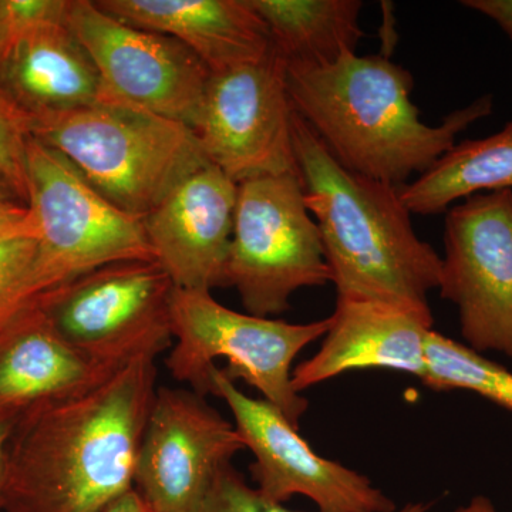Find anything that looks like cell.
Segmentation results:
<instances>
[{"label":"cell","mask_w":512,"mask_h":512,"mask_svg":"<svg viewBox=\"0 0 512 512\" xmlns=\"http://www.w3.org/2000/svg\"><path fill=\"white\" fill-rule=\"evenodd\" d=\"M157 389L156 359L141 357L26 413L8 448L0 510L101 512L131 490Z\"/></svg>","instance_id":"1"},{"label":"cell","mask_w":512,"mask_h":512,"mask_svg":"<svg viewBox=\"0 0 512 512\" xmlns=\"http://www.w3.org/2000/svg\"><path fill=\"white\" fill-rule=\"evenodd\" d=\"M328 282L325 249L301 175L239 183L225 286L237 289L249 315H281L293 293Z\"/></svg>","instance_id":"7"},{"label":"cell","mask_w":512,"mask_h":512,"mask_svg":"<svg viewBox=\"0 0 512 512\" xmlns=\"http://www.w3.org/2000/svg\"><path fill=\"white\" fill-rule=\"evenodd\" d=\"M36 247L35 238L0 244V323L32 302L28 296V279Z\"/></svg>","instance_id":"25"},{"label":"cell","mask_w":512,"mask_h":512,"mask_svg":"<svg viewBox=\"0 0 512 512\" xmlns=\"http://www.w3.org/2000/svg\"><path fill=\"white\" fill-rule=\"evenodd\" d=\"M430 504L412 503L397 512H427ZM197 512H299L289 510L284 504L274 503L248 485L245 478L229 466L222 468L212 483L207 497Z\"/></svg>","instance_id":"24"},{"label":"cell","mask_w":512,"mask_h":512,"mask_svg":"<svg viewBox=\"0 0 512 512\" xmlns=\"http://www.w3.org/2000/svg\"><path fill=\"white\" fill-rule=\"evenodd\" d=\"M175 286L157 261L101 266L35 299L52 328L87 359L111 370L156 359L173 343Z\"/></svg>","instance_id":"8"},{"label":"cell","mask_w":512,"mask_h":512,"mask_svg":"<svg viewBox=\"0 0 512 512\" xmlns=\"http://www.w3.org/2000/svg\"><path fill=\"white\" fill-rule=\"evenodd\" d=\"M461 5L493 20L512 40V0H464Z\"/></svg>","instance_id":"27"},{"label":"cell","mask_w":512,"mask_h":512,"mask_svg":"<svg viewBox=\"0 0 512 512\" xmlns=\"http://www.w3.org/2000/svg\"><path fill=\"white\" fill-rule=\"evenodd\" d=\"M101 512H154L150 505L146 503L136 488H131L127 493L120 495L119 498L107 505Z\"/></svg>","instance_id":"28"},{"label":"cell","mask_w":512,"mask_h":512,"mask_svg":"<svg viewBox=\"0 0 512 512\" xmlns=\"http://www.w3.org/2000/svg\"><path fill=\"white\" fill-rule=\"evenodd\" d=\"M512 191V120L500 131L461 141L426 173L399 187L410 214L436 215L477 194Z\"/></svg>","instance_id":"20"},{"label":"cell","mask_w":512,"mask_h":512,"mask_svg":"<svg viewBox=\"0 0 512 512\" xmlns=\"http://www.w3.org/2000/svg\"><path fill=\"white\" fill-rule=\"evenodd\" d=\"M28 114L0 92V180L23 204H28Z\"/></svg>","instance_id":"23"},{"label":"cell","mask_w":512,"mask_h":512,"mask_svg":"<svg viewBox=\"0 0 512 512\" xmlns=\"http://www.w3.org/2000/svg\"><path fill=\"white\" fill-rule=\"evenodd\" d=\"M28 119L30 137L62 154L94 190L138 218L210 164L190 127L127 104L99 101Z\"/></svg>","instance_id":"4"},{"label":"cell","mask_w":512,"mask_h":512,"mask_svg":"<svg viewBox=\"0 0 512 512\" xmlns=\"http://www.w3.org/2000/svg\"><path fill=\"white\" fill-rule=\"evenodd\" d=\"M114 372L60 338L35 301L0 323V419L87 392Z\"/></svg>","instance_id":"16"},{"label":"cell","mask_w":512,"mask_h":512,"mask_svg":"<svg viewBox=\"0 0 512 512\" xmlns=\"http://www.w3.org/2000/svg\"><path fill=\"white\" fill-rule=\"evenodd\" d=\"M19 238H35L36 224L28 205L0 198V244Z\"/></svg>","instance_id":"26"},{"label":"cell","mask_w":512,"mask_h":512,"mask_svg":"<svg viewBox=\"0 0 512 512\" xmlns=\"http://www.w3.org/2000/svg\"><path fill=\"white\" fill-rule=\"evenodd\" d=\"M97 6L136 28L173 37L211 74L272 55L271 37L249 0H97Z\"/></svg>","instance_id":"17"},{"label":"cell","mask_w":512,"mask_h":512,"mask_svg":"<svg viewBox=\"0 0 512 512\" xmlns=\"http://www.w3.org/2000/svg\"><path fill=\"white\" fill-rule=\"evenodd\" d=\"M13 421L0 419V508H2L3 484H5L8 443L12 437Z\"/></svg>","instance_id":"29"},{"label":"cell","mask_w":512,"mask_h":512,"mask_svg":"<svg viewBox=\"0 0 512 512\" xmlns=\"http://www.w3.org/2000/svg\"><path fill=\"white\" fill-rule=\"evenodd\" d=\"M456 512H498L497 508L493 504L490 498L484 497V495H477L470 503L461 505L458 507Z\"/></svg>","instance_id":"30"},{"label":"cell","mask_w":512,"mask_h":512,"mask_svg":"<svg viewBox=\"0 0 512 512\" xmlns=\"http://www.w3.org/2000/svg\"><path fill=\"white\" fill-rule=\"evenodd\" d=\"M245 450L234 424L201 394L158 387L134 488L154 512H197L222 468Z\"/></svg>","instance_id":"13"},{"label":"cell","mask_w":512,"mask_h":512,"mask_svg":"<svg viewBox=\"0 0 512 512\" xmlns=\"http://www.w3.org/2000/svg\"><path fill=\"white\" fill-rule=\"evenodd\" d=\"M0 92L33 116L99 103L101 82L92 57L62 20L16 47L0 74Z\"/></svg>","instance_id":"18"},{"label":"cell","mask_w":512,"mask_h":512,"mask_svg":"<svg viewBox=\"0 0 512 512\" xmlns=\"http://www.w3.org/2000/svg\"><path fill=\"white\" fill-rule=\"evenodd\" d=\"M210 379L211 394L228 404L242 443L255 456L249 471L265 498L284 504L303 495L319 512H397L369 478L316 454L271 403L242 393L220 367H212Z\"/></svg>","instance_id":"12"},{"label":"cell","mask_w":512,"mask_h":512,"mask_svg":"<svg viewBox=\"0 0 512 512\" xmlns=\"http://www.w3.org/2000/svg\"><path fill=\"white\" fill-rule=\"evenodd\" d=\"M329 318L312 323L244 315L225 308L211 291L174 289L171 326L174 346L165 365L178 382L201 396L211 394L214 360L224 357L229 380H244L279 410L295 429L309 402L293 389L292 363L306 346L323 338Z\"/></svg>","instance_id":"5"},{"label":"cell","mask_w":512,"mask_h":512,"mask_svg":"<svg viewBox=\"0 0 512 512\" xmlns=\"http://www.w3.org/2000/svg\"><path fill=\"white\" fill-rule=\"evenodd\" d=\"M434 392L468 390L512 412V373L487 357L431 330L426 340V375Z\"/></svg>","instance_id":"21"},{"label":"cell","mask_w":512,"mask_h":512,"mask_svg":"<svg viewBox=\"0 0 512 512\" xmlns=\"http://www.w3.org/2000/svg\"><path fill=\"white\" fill-rule=\"evenodd\" d=\"M441 259L440 296L457 306L467 346L512 359V191L453 205Z\"/></svg>","instance_id":"10"},{"label":"cell","mask_w":512,"mask_h":512,"mask_svg":"<svg viewBox=\"0 0 512 512\" xmlns=\"http://www.w3.org/2000/svg\"><path fill=\"white\" fill-rule=\"evenodd\" d=\"M285 64L262 62L211 74L191 130L205 157L235 183L298 173Z\"/></svg>","instance_id":"11"},{"label":"cell","mask_w":512,"mask_h":512,"mask_svg":"<svg viewBox=\"0 0 512 512\" xmlns=\"http://www.w3.org/2000/svg\"><path fill=\"white\" fill-rule=\"evenodd\" d=\"M10 195L12 194V191L9 190L8 185L3 183L2 180H0V198H10Z\"/></svg>","instance_id":"31"},{"label":"cell","mask_w":512,"mask_h":512,"mask_svg":"<svg viewBox=\"0 0 512 512\" xmlns=\"http://www.w3.org/2000/svg\"><path fill=\"white\" fill-rule=\"evenodd\" d=\"M293 111L352 173L402 187L456 146V137L494 110L478 97L429 126L412 101L413 76L387 56L349 55L329 66L285 64Z\"/></svg>","instance_id":"2"},{"label":"cell","mask_w":512,"mask_h":512,"mask_svg":"<svg viewBox=\"0 0 512 512\" xmlns=\"http://www.w3.org/2000/svg\"><path fill=\"white\" fill-rule=\"evenodd\" d=\"M238 184L214 164L181 181L143 218L154 258L175 288L225 286Z\"/></svg>","instance_id":"14"},{"label":"cell","mask_w":512,"mask_h":512,"mask_svg":"<svg viewBox=\"0 0 512 512\" xmlns=\"http://www.w3.org/2000/svg\"><path fill=\"white\" fill-rule=\"evenodd\" d=\"M319 352L292 372L301 393L353 370L386 369L423 380L431 311L377 301H338Z\"/></svg>","instance_id":"15"},{"label":"cell","mask_w":512,"mask_h":512,"mask_svg":"<svg viewBox=\"0 0 512 512\" xmlns=\"http://www.w3.org/2000/svg\"><path fill=\"white\" fill-rule=\"evenodd\" d=\"M284 64L329 66L355 55L365 36L360 0H249Z\"/></svg>","instance_id":"19"},{"label":"cell","mask_w":512,"mask_h":512,"mask_svg":"<svg viewBox=\"0 0 512 512\" xmlns=\"http://www.w3.org/2000/svg\"><path fill=\"white\" fill-rule=\"evenodd\" d=\"M67 6L69 0H0V74L23 40L66 18Z\"/></svg>","instance_id":"22"},{"label":"cell","mask_w":512,"mask_h":512,"mask_svg":"<svg viewBox=\"0 0 512 512\" xmlns=\"http://www.w3.org/2000/svg\"><path fill=\"white\" fill-rule=\"evenodd\" d=\"M26 171L37 244L30 301L101 266L156 261L143 218L111 204L62 154L33 137Z\"/></svg>","instance_id":"6"},{"label":"cell","mask_w":512,"mask_h":512,"mask_svg":"<svg viewBox=\"0 0 512 512\" xmlns=\"http://www.w3.org/2000/svg\"><path fill=\"white\" fill-rule=\"evenodd\" d=\"M64 20L99 72L100 103L127 104L194 126L211 72L187 46L127 25L93 0H69Z\"/></svg>","instance_id":"9"},{"label":"cell","mask_w":512,"mask_h":512,"mask_svg":"<svg viewBox=\"0 0 512 512\" xmlns=\"http://www.w3.org/2000/svg\"><path fill=\"white\" fill-rule=\"evenodd\" d=\"M293 151L318 224L338 301H377L431 311L443 259L414 231L399 187L352 173L298 116Z\"/></svg>","instance_id":"3"}]
</instances>
